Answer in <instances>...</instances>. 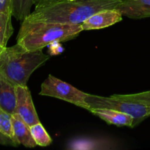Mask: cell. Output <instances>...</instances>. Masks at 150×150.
<instances>
[{
    "instance_id": "7",
    "label": "cell",
    "mask_w": 150,
    "mask_h": 150,
    "mask_svg": "<svg viewBox=\"0 0 150 150\" xmlns=\"http://www.w3.org/2000/svg\"><path fill=\"white\" fill-rule=\"evenodd\" d=\"M122 20V14L118 9H106L93 14L81 24L83 31L100 29L112 26Z\"/></svg>"
},
{
    "instance_id": "12",
    "label": "cell",
    "mask_w": 150,
    "mask_h": 150,
    "mask_svg": "<svg viewBox=\"0 0 150 150\" xmlns=\"http://www.w3.org/2000/svg\"><path fill=\"white\" fill-rule=\"evenodd\" d=\"M12 15L0 12V46L7 47V42L13 33Z\"/></svg>"
},
{
    "instance_id": "6",
    "label": "cell",
    "mask_w": 150,
    "mask_h": 150,
    "mask_svg": "<svg viewBox=\"0 0 150 150\" xmlns=\"http://www.w3.org/2000/svg\"><path fill=\"white\" fill-rule=\"evenodd\" d=\"M16 113L29 126L40 122L27 86H16Z\"/></svg>"
},
{
    "instance_id": "11",
    "label": "cell",
    "mask_w": 150,
    "mask_h": 150,
    "mask_svg": "<svg viewBox=\"0 0 150 150\" xmlns=\"http://www.w3.org/2000/svg\"><path fill=\"white\" fill-rule=\"evenodd\" d=\"M0 107L10 114H16V86L0 73Z\"/></svg>"
},
{
    "instance_id": "2",
    "label": "cell",
    "mask_w": 150,
    "mask_h": 150,
    "mask_svg": "<svg viewBox=\"0 0 150 150\" xmlns=\"http://www.w3.org/2000/svg\"><path fill=\"white\" fill-rule=\"evenodd\" d=\"M82 31L81 23L64 24L25 19L22 21L16 39L17 43L28 51H38L54 42L74 39Z\"/></svg>"
},
{
    "instance_id": "13",
    "label": "cell",
    "mask_w": 150,
    "mask_h": 150,
    "mask_svg": "<svg viewBox=\"0 0 150 150\" xmlns=\"http://www.w3.org/2000/svg\"><path fill=\"white\" fill-rule=\"evenodd\" d=\"M12 16L18 21H23L31 13V9L35 4V0H12Z\"/></svg>"
},
{
    "instance_id": "18",
    "label": "cell",
    "mask_w": 150,
    "mask_h": 150,
    "mask_svg": "<svg viewBox=\"0 0 150 150\" xmlns=\"http://www.w3.org/2000/svg\"><path fill=\"white\" fill-rule=\"evenodd\" d=\"M0 12L12 15L13 12L12 0H0Z\"/></svg>"
},
{
    "instance_id": "20",
    "label": "cell",
    "mask_w": 150,
    "mask_h": 150,
    "mask_svg": "<svg viewBox=\"0 0 150 150\" xmlns=\"http://www.w3.org/2000/svg\"><path fill=\"white\" fill-rule=\"evenodd\" d=\"M4 48H3V47H1V46H0V54H1V51H3V49H4Z\"/></svg>"
},
{
    "instance_id": "9",
    "label": "cell",
    "mask_w": 150,
    "mask_h": 150,
    "mask_svg": "<svg viewBox=\"0 0 150 150\" xmlns=\"http://www.w3.org/2000/svg\"><path fill=\"white\" fill-rule=\"evenodd\" d=\"M89 111L109 125L130 127L133 126V117L125 113L111 108H90Z\"/></svg>"
},
{
    "instance_id": "15",
    "label": "cell",
    "mask_w": 150,
    "mask_h": 150,
    "mask_svg": "<svg viewBox=\"0 0 150 150\" xmlns=\"http://www.w3.org/2000/svg\"><path fill=\"white\" fill-rule=\"evenodd\" d=\"M12 115L13 114H10L0 107V132L2 133L3 134L10 137L15 142H17V141L16 140V138H15L14 133H13Z\"/></svg>"
},
{
    "instance_id": "19",
    "label": "cell",
    "mask_w": 150,
    "mask_h": 150,
    "mask_svg": "<svg viewBox=\"0 0 150 150\" xmlns=\"http://www.w3.org/2000/svg\"><path fill=\"white\" fill-rule=\"evenodd\" d=\"M0 145H4V146H18V144L15 142L13 139L9 136L3 134L0 132Z\"/></svg>"
},
{
    "instance_id": "4",
    "label": "cell",
    "mask_w": 150,
    "mask_h": 150,
    "mask_svg": "<svg viewBox=\"0 0 150 150\" xmlns=\"http://www.w3.org/2000/svg\"><path fill=\"white\" fill-rule=\"evenodd\" d=\"M86 100L90 108H111L132 116L133 118L132 128L150 117V106L119 99L112 95L111 97H102L88 94Z\"/></svg>"
},
{
    "instance_id": "16",
    "label": "cell",
    "mask_w": 150,
    "mask_h": 150,
    "mask_svg": "<svg viewBox=\"0 0 150 150\" xmlns=\"http://www.w3.org/2000/svg\"><path fill=\"white\" fill-rule=\"evenodd\" d=\"M112 96L124 100L139 103L150 106V91L130 95H114Z\"/></svg>"
},
{
    "instance_id": "14",
    "label": "cell",
    "mask_w": 150,
    "mask_h": 150,
    "mask_svg": "<svg viewBox=\"0 0 150 150\" xmlns=\"http://www.w3.org/2000/svg\"><path fill=\"white\" fill-rule=\"evenodd\" d=\"M30 130L38 146H47L52 143V139L40 122L30 126Z\"/></svg>"
},
{
    "instance_id": "17",
    "label": "cell",
    "mask_w": 150,
    "mask_h": 150,
    "mask_svg": "<svg viewBox=\"0 0 150 150\" xmlns=\"http://www.w3.org/2000/svg\"><path fill=\"white\" fill-rule=\"evenodd\" d=\"M62 1H64V0H35V10L49 7V6L54 5V4L61 2Z\"/></svg>"
},
{
    "instance_id": "8",
    "label": "cell",
    "mask_w": 150,
    "mask_h": 150,
    "mask_svg": "<svg viewBox=\"0 0 150 150\" xmlns=\"http://www.w3.org/2000/svg\"><path fill=\"white\" fill-rule=\"evenodd\" d=\"M117 8L122 16L130 18L150 17V0H122Z\"/></svg>"
},
{
    "instance_id": "1",
    "label": "cell",
    "mask_w": 150,
    "mask_h": 150,
    "mask_svg": "<svg viewBox=\"0 0 150 150\" xmlns=\"http://www.w3.org/2000/svg\"><path fill=\"white\" fill-rule=\"evenodd\" d=\"M121 1L64 0L49 7L35 10L26 19L64 24H80L98 12L106 9L117 8Z\"/></svg>"
},
{
    "instance_id": "10",
    "label": "cell",
    "mask_w": 150,
    "mask_h": 150,
    "mask_svg": "<svg viewBox=\"0 0 150 150\" xmlns=\"http://www.w3.org/2000/svg\"><path fill=\"white\" fill-rule=\"evenodd\" d=\"M12 123L15 138L19 144L29 148L38 146L32 138L30 126L26 124L16 113L12 115Z\"/></svg>"
},
{
    "instance_id": "5",
    "label": "cell",
    "mask_w": 150,
    "mask_h": 150,
    "mask_svg": "<svg viewBox=\"0 0 150 150\" xmlns=\"http://www.w3.org/2000/svg\"><path fill=\"white\" fill-rule=\"evenodd\" d=\"M39 95L58 98L88 111L90 109L86 100L87 93L79 90L70 83H66L52 75H48L42 82Z\"/></svg>"
},
{
    "instance_id": "3",
    "label": "cell",
    "mask_w": 150,
    "mask_h": 150,
    "mask_svg": "<svg viewBox=\"0 0 150 150\" xmlns=\"http://www.w3.org/2000/svg\"><path fill=\"white\" fill-rule=\"evenodd\" d=\"M48 59L42 50L28 51L16 43L1 51L0 73L14 86H26L31 75Z\"/></svg>"
}]
</instances>
